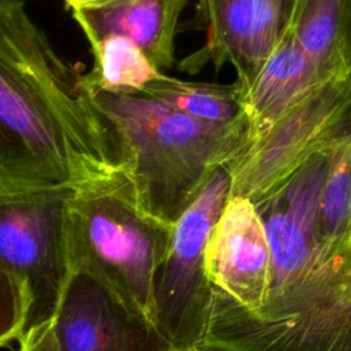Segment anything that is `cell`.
I'll list each match as a JSON object with an SVG mask.
<instances>
[{"label":"cell","mask_w":351,"mask_h":351,"mask_svg":"<svg viewBox=\"0 0 351 351\" xmlns=\"http://www.w3.org/2000/svg\"><path fill=\"white\" fill-rule=\"evenodd\" d=\"M125 173L117 129L23 0H0V195L77 192Z\"/></svg>","instance_id":"6da1fadb"},{"label":"cell","mask_w":351,"mask_h":351,"mask_svg":"<svg viewBox=\"0 0 351 351\" xmlns=\"http://www.w3.org/2000/svg\"><path fill=\"white\" fill-rule=\"evenodd\" d=\"M333 141L252 202L271 256L266 302L210 315L197 351H351V244L319 221Z\"/></svg>","instance_id":"7a4b0ae2"},{"label":"cell","mask_w":351,"mask_h":351,"mask_svg":"<svg viewBox=\"0 0 351 351\" xmlns=\"http://www.w3.org/2000/svg\"><path fill=\"white\" fill-rule=\"evenodd\" d=\"M111 118L123 170L140 206L174 225L210 176L230 165L248 143L245 117L229 123L206 122L138 93H96Z\"/></svg>","instance_id":"3957f363"},{"label":"cell","mask_w":351,"mask_h":351,"mask_svg":"<svg viewBox=\"0 0 351 351\" xmlns=\"http://www.w3.org/2000/svg\"><path fill=\"white\" fill-rule=\"evenodd\" d=\"M174 225L138 203L122 173L73 192L64 208L67 267L99 281L134 318L159 332L155 287Z\"/></svg>","instance_id":"277c9868"},{"label":"cell","mask_w":351,"mask_h":351,"mask_svg":"<svg viewBox=\"0 0 351 351\" xmlns=\"http://www.w3.org/2000/svg\"><path fill=\"white\" fill-rule=\"evenodd\" d=\"M71 191L0 195V344L53 315L67 273L64 208Z\"/></svg>","instance_id":"5b68a950"},{"label":"cell","mask_w":351,"mask_h":351,"mask_svg":"<svg viewBox=\"0 0 351 351\" xmlns=\"http://www.w3.org/2000/svg\"><path fill=\"white\" fill-rule=\"evenodd\" d=\"M230 188L229 165L218 167L174 223L156 278L155 306L159 332L176 351H197L203 341L211 299L207 245Z\"/></svg>","instance_id":"8992f818"},{"label":"cell","mask_w":351,"mask_h":351,"mask_svg":"<svg viewBox=\"0 0 351 351\" xmlns=\"http://www.w3.org/2000/svg\"><path fill=\"white\" fill-rule=\"evenodd\" d=\"M351 128V74L330 78L229 165L230 195L256 202L308 156Z\"/></svg>","instance_id":"52a82bcc"},{"label":"cell","mask_w":351,"mask_h":351,"mask_svg":"<svg viewBox=\"0 0 351 351\" xmlns=\"http://www.w3.org/2000/svg\"><path fill=\"white\" fill-rule=\"evenodd\" d=\"M270 266V247L261 214L248 197L230 195L207 245L208 317L258 311L267 298Z\"/></svg>","instance_id":"ba28073f"},{"label":"cell","mask_w":351,"mask_h":351,"mask_svg":"<svg viewBox=\"0 0 351 351\" xmlns=\"http://www.w3.org/2000/svg\"><path fill=\"white\" fill-rule=\"evenodd\" d=\"M292 0H199L195 27L206 32L204 44L182 58L177 69L197 74L208 63L236 70L247 81L267 59L285 26Z\"/></svg>","instance_id":"9c48e42d"},{"label":"cell","mask_w":351,"mask_h":351,"mask_svg":"<svg viewBox=\"0 0 351 351\" xmlns=\"http://www.w3.org/2000/svg\"><path fill=\"white\" fill-rule=\"evenodd\" d=\"M53 318L62 351H176L75 267H67Z\"/></svg>","instance_id":"30bf717a"},{"label":"cell","mask_w":351,"mask_h":351,"mask_svg":"<svg viewBox=\"0 0 351 351\" xmlns=\"http://www.w3.org/2000/svg\"><path fill=\"white\" fill-rule=\"evenodd\" d=\"M325 81L328 80L322 78L284 26L276 47L262 66L247 81H234L248 122L245 148Z\"/></svg>","instance_id":"8fae6325"},{"label":"cell","mask_w":351,"mask_h":351,"mask_svg":"<svg viewBox=\"0 0 351 351\" xmlns=\"http://www.w3.org/2000/svg\"><path fill=\"white\" fill-rule=\"evenodd\" d=\"M185 5L186 0H119L70 12L89 45L107 36H123L159 70H167L176 63V33Z\"/></svg>","instance_id":"7c38bea8"},{"label":"cell","mask_w":351,"mask_h":351,"mask_svg":"<svg viewBox=\"0 0 351 351\" xmlns=\"http://www.w3.org/2000/svg\"><path fill=\"white\" fill-rule=\"evenodd\" d=\"M285 26L324 80L351 74V0H292Z\"/></svg>","instance_id":"4fadbf2b"},{"label":"cell","mask_w":351,"mask_h":351,"mask_svg":"<svg viewBox=\"0 0 351 351\" xmlns=\"http://www.w3.org/2000/svg\"><path fill=\"white\" fill-rule=\"evenodd\" d=\"M93 67L84 75L92 95L138 93L163 77L144 51L123 36H107L90 45Z\"/></svg>","instance_id":"5bb4252c"},{"label":"cell","mask_w":351,"mask_h":351,"mask_svg":"<svg viewBox=\"0 0 351 351\" xmlns=\"http://www.w3.org/2000/svg\"><path fill=\"white\" fill-rule=\"evenodd\" d=\"M143 92L176 111L206 122L229 123L244 117L234 82L221 85L182 81L165 74L149 82Z\"/></svg>","instance_id":"9a60e30c"},{"label":"cell","mask_w":351,"mask_h":351,"mask_svg":"<svg viewBox=\"0 0 351 351\" xmlns=\"http://www.w3.org/2000/svg\"><path fill=\"white\" fill-rule=\"evenodd\" d=\"M321 229L340 244H351V128L330 147V163L321 195Z\"/></svg>","instance_id":"2e32d148"},{"label":"cell","mask_w":351,"mask_h":351,"mask_svg":"<svg viewBox=\"0 0 351 351\" xmlns=\"http://www.w3.org/2000/svg\"><path fill=\"white\" fill-rule=\"evenodd\" d=\"M16 344L18 351H62L53 315L30 326Z\"/></svg>","instance_id":"e0dca14e"},{"label":"cell","mask_w":351,"mask_h":351,"mask_svg":"<svg viewBox=\"0 0 351 351\" xmlns=\"http://www.w3.org/2000/svg\"><path fill=\"white\" fill-rule=\"evenodd\" d=\"M119 0H63L64 5L67 10H74V8H92V7H101L107 5L111 3H115Z\"/></svg>","instance_id":"ac0fdd59"},{"label":"cell","mask_w":351,"mask_h":351,"mask_svg":"<svg viewBox=\"0 0 351 351\" xmlns=\"http://www.w3.org/2000/svg\"><path fill=\"white\" fill-rule=\"evenodd\" d=\"M200 351H213V350H200Z\"/></svg>","instance_id":"d6986e66"}]
</instances>
